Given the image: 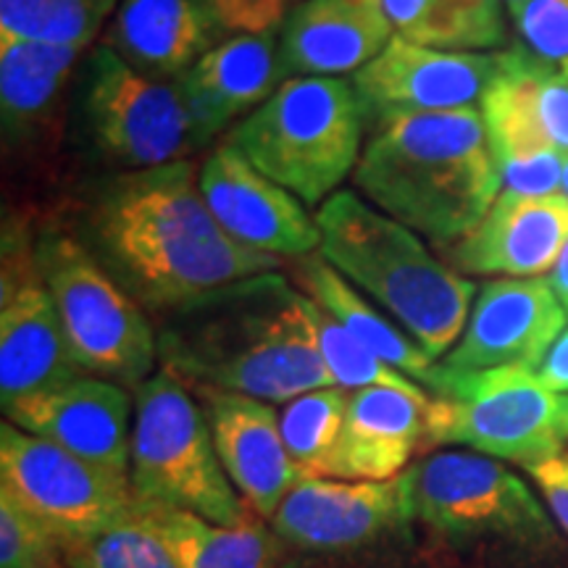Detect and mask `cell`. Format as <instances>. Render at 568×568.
Segmentation results:
<instances>
[{"instance_id":"obj_1","label":"cell","mask_w":568,"mask_h":568,"mask_svg":"<svg viewBox=\"0 0 568 568\" xmlns=\"http://www.w3.org/2000/svg\"><path fill=\"white\" fill-rule=\"evenodd\" d=\"M69 226L153 322L213 290L284 266L219 226L193 161L95 176L77 197Z\"/></svg>"},{"instance_id":"obj_2","label":"cell","mask_w":568,"mask_h":568,"mask_svg":"<svg viewBox=\"0 0 568 568\" xmlns=\"http://www.w3.org/2000/svg\"><path fill=\"white\" fill-rule=\"evenodd\" d=\"M159 364L193 389L290 403L337 387L318 353L305 295L282 272L226 284L155 318Z\"/></svg>"},{"instance_id":"obj_3","label":"cell","mask_w":568,"mask_h":568,"mask_svg":"<svg viewBox=\"0 0 568 568\" xmlns=\"http://www.w3.org/2000/svg\"><path fill=\"white\" fill-rule=\"evenodd\" d=\"M353 184L374 209L439 251L464 240L503 193L477 105L376 124Z\"/></svg>"},{"instance_id":"obj_4","label":"cell","mask_w":568,"mask_h":568,"mask_svg":"<svg viewBox=\"0 0 568 568\" xmlns=\"http://www.w3.org/2000/svg\"><path fill=\"white\" fill-rule=\"evenodd\" d=\"M414 527L466 568H568L566 537L531 487L474 450L424 456L403 474Z\"/></svg>"},{"instance_id":"obj_5","label":"cell","mask_w":568,"mask_h":568,"mask_svg":"<svg viewBox=\"0 0 568 568\" xmlns=\"http://www.w3.org/2000/svg\"><path fill=\"white\" fill-rule=\"evenodd\" d=\"M318 253L372 297L432 361L445 358L464 335L477 284L458 274L416 232L374 209L355 190L318 205Z\"/></svg>"},{"instance_id":"obj_6","label":"cell","mask_w":568,"mask_h":568,"mask_svg":"<svg viewBox=\"0 0 568 568\" xmlns=\"http://www.w3.org/2000/svg\"><path fill=\"white\" fill-rule=\"evenodd\" d=\"M366 132V111L353 82L295 77L234 124L226 142L301 203L322 205L355 172Z\"/></svg>"},{"instance_id":"obj_7","label":"cell","mask_w":568,"mask_h":568,"mask_svg":"<svg viewBox=\"0 0 568 568\" xmlns=\"http://www.w3.org/2000/svg\"><path fill=\"white\" fill-rule=\"evenodd\" d=\"M34 258L82 372L130 393L151 379L159 364L153 318L98 264L74 230L53 219L40 222Z\"/></svg>"},{"instance_id":"obj_8","label":"cell","mask_w":568,"mask_h":568,"mask_svg":"<svg viewBox=\"0 0 568 568\" xmlns=\"http://www.w3.org/2000/svg\"><path fill=\"white\" fill-rule=\"evenodd\" d=\"M130 479L140 500L222 527L255 516L226 477L201 400L163 368L134 389Z\"/></svg>"},{"instance_id":"obj_9","label":"cell","mask_w":568,"mask_h":568,"mask_svg":"<svg viewBox=\"0 0 568 568\" xmlns=\"http://www.w3.org/2000/svg\"><path fill=\"white\" fill-rule=\"evenodd\" d=\"M568 395L552 393L529 366L447 372L437 361L426 450L460 445L518 466L542 464L566 450Z\"/></svg>"},{"instance_id":"obj_10","label":"cell","mask_w":568,"mask_h":568,"mask_svg":"<svg viewBox=\"0 0 568 568\" xmlns=\"http://www.w3.org/2000/svg\"><path fill=\"white\" fill-rule=\"evenodd\" d=\"M71 126L105 172H142L190 161L193 122L176 82L155 80L98 42L82 59Z\"/></svg>"},{"instance_id":"obj_11","label":"cell","mask_w":568,"mask_h":568,"mask_svg":"<svg viewBox=\"0 0 568 568\" xmlns=\"http://www.w3.org/2000/svg\"><path fill=\"white\" fill-rule=\"evenodd\" d=\"M0 489L63 548L140 518L130 474L90 464L11 422L0 426Z\"/></svg>"},{"instance_id":"obj_12","label":"cell","mask_w":568,"mask_h":568,"mask_svg":"<svg viewBox=\"0 0 568 568\" xmlns=\"http://www.w3.org/2000/svg\"><path fill=\"white\" fill-rule=\"evenodd\" d=\"M82 48L0 38V130L6 182L55 187L63 174Z\"/></svg>"},{"instance_id":"obj_13","label":"cell","mask_w":568,"mask_h":568,"mask_svg":"<svg viewBox=\"0 0 568 568\" xmlns=\"http://www.w3.org/2000/svg\"><path fill=\"white\" fill-rule=\"evenodd\" d=\"M88 376L71 355L59 308L34 258L32 213L13 209L3 224L0 268V400L42 393Z\"/></svg>"},{"instance_id":"obj_14","label":"cell","mask_w":568,"mask_h":568,"mask_svg":"<svg viewBox=\"0 0 568 568\" xmlns=\"http://www.w3.org/2000/svg\"><path fill=\"white\" fill-rule=\"evenodd\" d=\"M403 474L389 481L303 477L276 508L268 527L284 548L305 556H361L414 529Z\"/></svg>"},{"instance_id":"obj_15","label":"cell","mask_w":568,"mask_h":568,"mask_svg":"<svg viewBox=\"0 0 568 568\" xmlns=\"http://www.w3.org/2000/svg\"><path fill=\"white\" fill-rule=\"evenodd\" d=\"M500 67V51H435L393 38L372 63L353 74L368 130L395 116L468 109L485 95Z\"/></svg>"},{"instance_id":"obj_16","label":"cell","mask_w":568,"mask_h":568,"mask_svg":"<svg viewBox=\"0 0 568 568\" xmlns=\"http://www.w3.org/2000/svg\"><path fill=\"white\" fill-rule=\"evenodd\" d=\"M201 190L219 226L243 247L280 261L305 258L322 247L316 216L230 142L203 159Z\"/></svg>"},{"instance_id":"obj_17","label":"cell","mask_w":568,"mask_h":568,"mask_svg":"<svg viewBox=\"0 0 568 568\" xmlns=\"http://www.w3.org/2000/svg\"><path fill=\"white\" fill-rule=\"evenodd\" d=\"M566 311L545 276L489 280L479 287L466 329L439 361L447 372L500 366L537 368L566 329Z\"/></svg>"},{"instance_id":"obj_18","label":"cell","mask_w":568,"mask_h":568,"mask_svg":"<svg viewBox=\"0 0 568 568\" xmlns=\"http://www.w3.org/2000/svg\"><path fill=\"white\" fill-rule=\"evenodd\" d=\"M545 63L524 42L506 48L479 101L503 190L518 195H560L564 153L537 113V80Z\"/></svg>"},{"instance_id":"obj_19","label":"cell","mask_w":568,"mask_h":568,"mask_svg":"<svg viewBox=\"0 0 568 568\" xmlns=\"http://www.w3.org/2000/svg\"><path fill=\"white\" fill-rule=\"evenodd\" d=\"M132 395L98 376H77L3 406L6 422L51 439L90 464L130 474Z\"/></svg>"},{"instance_id":"obj_20","label":"cell","mask_w":568,"mask_h":568,"mask_svg":"<svg viewBox=\"0 0 568 568\" xmlns=\"http://www.w3.org/2000/svg\"><path fill=\"white\" fill-rule=\"evenodd\" d=\"M566 243V195H518L503 190L464 240L443 247V261L458 274L535 280L556 266Z\"/></svg>"},{"instance_id":"obj_21","label":"cell","mask_w":568,"mask_h":568,"mask_svg":"<svg viewBox=\"0 0 568 568\" xmlns=\"http://www.w3.org/2000/svg\"><path fill=\"white\" fill-rule=\"evenodd\" d=\"M193 395L209 418L226 477L245 506L268 524L290 489L303 479L282 439L280 414L268 403L237 393L197 389Z\"/></svg>"},{"instance_id":"obj_22","label":"cell","mask_w":568,"mask_h":568,"mask_svg":"<svg viewBox=\"0 0 568 568\" xmlns=\"http://www.w3.org/2000/svg\"><path fill=\"white\" fill-rule=\"evenodd\" d=\"M284 82L276 32L234 34L176 80L197 151L261 109Z\"/></svg>"},{"instance_id":"obj_23","label":"cell","mask_w":568,"mask_h":568,"mask_svg":"<svg viewBox=\"0 0 568 568\" xmlns=\"http://www.w3.org/2000/svg\"><path fill=\"white\" fill-rule=\"evenodd\" d=\"M432 395L393 387L351 393L343 435L326 460L322 479L389 481L408 471L416 453H426Z\"/></svg>"},{"instance_id":"obj_24","label":"cell","mask_w":568,"mask_h":568,"mask_svg":"<svg viewBox=\"0 0 568 568\" xmlns=\"http://www.w3.org/2000/svg\"><path fill=\"white\" fill-rule=\"evenodd\" d=\"M393 38L385 0H303L280 32L282 74L284 80L355 74Z\"/></svg>"},{"instance_id":"obj_25","label":"cell","mask_w":568,"mask_h":568,"mask_svg":"<svg viewBox=\"0 0 568 568\" xmlns=\"http://www.w3.org/2000/svg\"><path fill=\"white\" fill-rule=\"evenodd\" d=\"M224 40L201 0H119L101 42L142 74L176 82Z\"/></svg>"},{"instance_id":"obj_26","label":"cell","mask_w":568,"mask_h":568,"mask_svg":"<svg viewBox=\"0 0 568 568\" xmlns=\"http://www.w3.org/2000/svg\"><path fill=\"white\" fill-rule=\"evenodd\" d=\"M290 276L305 297H311L318 308L343 324L358 343H364L385 364L422 385L426 393H435L437 361H432L400 326L389 322L385 311L374 308L361 295V290H355L322 253L316 251L305 258L290 261Z\"/></svg>"},{"instance_id":"obj_27","label":"cell","mask_w":568,"mask_h":568,"mask_svg":"<svg viewBox=\"0 0 568 568\" xmlns=\"http://www.w3.org/2000/svg\"><path fill=\"white\" fill-rule=\"evenodd\" d=\"M140 521L166 545L180 568H280L282 564V539L258 516L240 527H222L190 510L142 500Z\"/></svg>"},{"instance_id":"obj_28","label":"cell","mask_w":568,"mask_h":568,"mask_svg":"<svg viewBox=\"0 0 568 568\" xmlns=\"http://www.w3.org/2000/svg\"><path fill=\"white\" fill-rule=\"evenodd\" d=\"M503 0H385L397 38L435 51L487 53L506 42Z\"/></svg>"},{"instance_id":"obj_29","label":"cell","mask_w":568,"mask_h":568,"mask_svg":"<svg viewBox=\"0 0 568 568\" xmlns=\"http://www.w3.org/2000/svg\"><path fill=\"white\" fill-rule=\"evenodd\" d=\"M116 6L119 0H0V38L90 51Z\"/></svg>"},{"instance_id":"obj_30","label":"cell","mask_w":568,"mask_h":568,"mask_svg":"<svg viewBox=\"0 0 568 568\" xmlns=\"http://www.w3.org/2000/svg\"><path fill=\"white\" fill-rule=\"evenodd\" d=\"M351 393L343 387H322L297 395L280 410L282 439L303 477L322 479L326 460L343 435Z\"/></svg>"},{"instance_id":"obj_31","label":"cell","mask_w":568,"mask_h":568,"mask_svg":"<svg viewBox=\"0 0 568 568\" xmlns=\"http://www.w3.org/2000/svg\"><path fill=\"white\" fill-rule=\"evenodd\" d=\"M305 311H308L311 329H314L318 353H322L326 368L335 376V385L355 393V389L366 387H393L403 389L410 395H429L422 385H416L414 379H408L406 374H400L393 368L379 355H374L364 343H358L343 324L335 322L324 308L305 297Z\"/></svg>"},{"instance_id":"obj_32","label":"cell","mask_w":568,"mask_h":568,"mask_svg":"<svg viewBox=\"0 0 568 568\" xmlns=\"http://www.w3.org/2000/svg\"><path fill=\"white\" fill-rule=\"evenodd\" d=\"M67 568H180L140 518L63 548Z\"/></svg>"},{"instance_id":"obj_33","label":"cell","mask_w":568,"mask_h":568,"mask_svg":"<svg viewBox=\"0 0 568 568\" xmlns=\"http://www.w3.org/2000/svg\"><path fill=\"white\" fill-rule=\"evenodd\" d=\"M0 568H67L61 545L0 489Z\"/></svg>"},{"instance_id":"obj_34","label":"cell","mask_w":568,"mask_h":568,"mask_svg":"<svg viewBox=\"0 0 568 568\" xmlns=\"http://www.w3.org/2000/svg\"><path fill=\"white\" fill-rule=\"evenodd\" d=\"M521 42L550 63L568 59V0H531L514 19Z\"/></svg>"},{"instance_id":"obj_35","label":"cell","mask_w":568,"mask_h":568,"mask_svg":"<svg viewBox=\"0 0 568 568\" xmlns=\"http://www.w3.org/2000/svg\"><path fill=\"white\" fill-rule=\"evenodd\" d=\"M226 38L282 32L293 0H201Z\"/></svg>"},{"instance_id":"obj_36","label":"cell","mask_w":568,"mask_h":568,"mask_svg":"<svg viewBox=\"0 0 568 568\" xmlns=\"http://www.w3.org/2000/svg\"><path fill=\"white\" fill-rule=\"evenodd\" d=\"M537 113L552 145L568 153V80L556 63H545L537 80Z\"/></svg>"},{"instance_id":"obj_37","label":"cell","mask_w":568,"mask_h":568,"mask_svg":"<svg viewBox=\"0 0 568 568\" xmlns=\"http://www.w3.org/2000/svg\"><path fill=\"white\" fill-rule=\"evenodd\" d=\"M524 471L535 479V485L545 497V506H548L552 521L558 524V529L564 531V537L568 539V450L542 460V464L527 466Z\"/></svg>"},{"instance_id":"obj_38","label":"cell","mask_w":568,"mask_h":568,"mask_svg":"<svg viewBox=\"0 0 568 568\" xmlns=\"http://www.w3.org/2000/svg\"><path fill=\"white\" fill-rule=\"evenodd\" d=\"M535 374L552 393L568 395V326L564 335L556 339V345L550 347L548 355H545L542 364L535 368Z\"/></svg>"},{"instance_id":"obj_39","label":"cell","mask_w":568,"mask_h":568,"mask_svg":"<svg viewBox=\"0 0 568 568\" xmlns=\"http://www.w3.org/2000/svg\"><path fill=\"white\" fill-rule=\"evenodd\" d=\"M552 293H556L558 303L564 305L566 316H568V243L564 245V251H560L556 266L550 268V276H548Z\"/></svg>"},{"instance_id":"obj_40","label":"cell","mask_w":568,"mask_h":568,"mask_svg":"<svg viewBox=\"0 0 568 568\" xmlns=\"http://www.w3.org/2000/svg\"><path fill=\"white\" fill-rule=\"evenodd\" d=\"M503 3H506V9H508V13L510 17H518V13H521L524 9H527V6L531 3V0H503Z\"/></svg>"},{"instance_id":"obj_41","label":"cell","mask_w":568,"mask_h":568,"mask_svg":"<svg viewBox=\"0 0 568 568\" xmlns=\"http://www.w3.org/2000/svg\"><path fill=\"white\" fill-rule=\"evenodd\" d=\"M560 195L568 197V153H564V176H560Z\"/></svg>"},{"instance_id":"obj_42","label":"cell","mask_w":568,"mask_h":568,"mask_svg":"<svg viewBox=\"0 0 568 568\" xmlns=\"http://www.w3.org/2000/svg\"><path fill=\"white\" fill-rule=\"evenodd\" d=\"M560 71H564V74H566V80H568V59H566L564 63H560Z\"/></svg>"},{"instance_id":"obj_43","label":"cell","mask_w":568,"mask_h":568,"mask_svg":"<svg viewBox=\"0 0 568 568\" xmlns=\"http://www.w3.org/2000/svg\"><path fill=\"white\" fill-rule=\"evenodd\" d=\"M293 3H303V0H293Z\"/></svg>"},{"instance_id":"obj_44","label":"cell","mask_w":568,"mask_h":568,"mask_svg":"<svg viewBox=\"0 0 568 568\" xmlns=\"http://www.w3.org/2000/svg\"><path fill=\"white\" fill-rule=\"evenodd\" d=\"M322 568H335V566H322Z\"/></svg>"}]
</instances>
